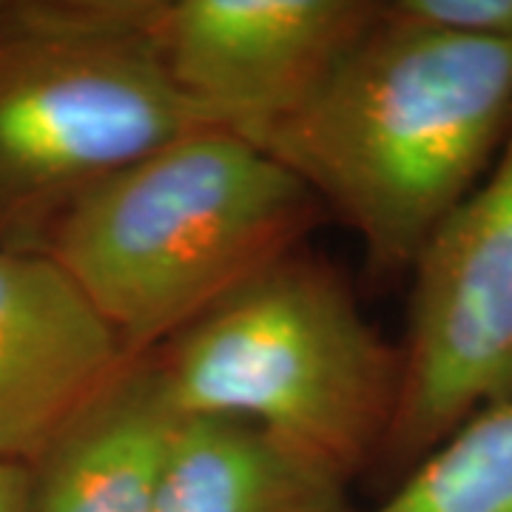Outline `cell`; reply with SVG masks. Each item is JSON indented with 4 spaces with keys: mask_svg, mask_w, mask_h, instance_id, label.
<instances>
[{
    "mask_svg": "<svg viewBox=\"0 0 512 512\" xmlns=\"http://www.w3.org/2000/svg\"><path fill=\"white\" fill-rule=\"evenodd\" d=\"M373 0H154L151 32L177 92L256 143L311 100L379 18Z\"/></svg>",
    "mask_w": 512,
    "mask_h": 512,
    "instance_id": "obj_6",
    "label": "cell"
},
{
    "mask_svg": "<svg viewBox=\"0 0 512 512\" xmlns=\"http://www.w3.org/2000/svg\"><path fill=\"white\" fill-rule=\"evenodd\" d=\"M0 512H26V464L0 461Z\"/></svg>",
    "mask_w": 512,
    "mask_h": 512,
    "instance_id": "obj_12",
    "label": "cell"
},
{
    "mask_svg": "<svg viewBox=\"0 0 512 512\" xmlns=\"http://www.w3.org/2000/svg\"><path fill=\"white\" fill-rule=\"evenodd\" d=\"M126 359L52 256L0 245L3 464H29Z\"/></svg>",
    "mask_w": 512,
    "mask_h": 512,
    "instance_id": "obj_7",
    "label": "cell"
},
{
    "mask_svg": "<svg viewBox=\"0 0 512 512\" xmlns=\"http://www.w3.org/2000/svg\"><path fill=\"white\" fill-rule=\"evenodd\" d=\"M512 134V46L402 15L393 0L305 106L256 146L348 222L373 276H410Z\"/></svg>",
    "mask_w": 512,
    "mask_h": 512,
    "instance_id": "obj_1",
    "label": "cell"
},
{
    "mask_svg": "<svg viewBox=\"0 0 512 512\" xmlns=\"http://www.w3.org/2000/svg\"><path fill=\"white\" fill-rule=\"evenodd\" d=\"M348 484L254 421L180 416L154 512H356Z\"/></svg>",
    "mask_w": 512,
    "mask_h": 512,
    "instance_id": "obj_9",
    "label": "cell"
},
{
    "mask_svg": "<svg viewBox=\"0 0 512 512\" xmlns=\"http://www.w3.org/2000/svg\"><path fill=\"white\" fill-rule=\"evenodd\" d=\"M325 214L265 148L202 126L94 185L40 251L66 271L126 356H140L299 251Z\"/></svg>",
    "mask_w": 512,
    "mask_h": 512,
    "instance_id": "obj_2",
    "label": "cell"
},
{
    "mask_svg": "<svg viewBox=\"0 0 512 512\" xmlns=\"http://www.w3.org/2000/svg\"><path fill=\"white\" fill-rule=\"evenodd\" d=\"M367 512H512V402L461 421Z\"/></svg>",
    "mask_w": 512,
    "mask_h": 512,
    "instance_id": "obj_10",
    "label": "cell"
},
{
    "mask_svg": "<svg viewBox=\"0 0 512 512\" xmlns=\"http://www.w3.org/2000/svg\"><path fill=\"white\" fill-rule=\"evenodd\" d=\"M180 416L254 421L353 478L390 436L402 350L342 274L293 251L148 350Z\"/></svg>",
    "mask_w": 512,
    "mask_h": 512,
    "instance_id": "obj_3",
    "label": "cell"
},
{
    "mask_svg": "<svg viewBox=\"0 0 512 512\" xmlns=\"http://www.w3.org/2000/svg\"><path fill=\"white\" fill-rule=\"evenodd\" d=\"M407 18L512 46V0H393Z\"/></svg>",
    "mask_w": 512,
    "mask_h": 512,
    "instance_id": "obj_11",
    "label": "cell"
},
{
    "mask_svg": "<svg viewBox=\"0 0 512 512\" xmlns=\"http://www.w3.org/2000/svg\"><path fill=\"white\" fill-rule=\"evenodd\" d=\"M177 424L151 353L128 356L26 464V512H154Z\"/></svg>",
    "mask_w": 512,
    "mask_h": 512,
    "instance_id": "obj_8",
    "label": "cell"
},
{
    "mask_svg": "<svg viewBox=\"0 0 512 512\" xmlns=\"http://www.w3.org/2000/svg\"><path fill=\"white\" fill-rule=\"evenodd\" d=\"M154 0L0 3V234L40 251L74 202L191 128Z\"/></svg>",
    "mask_w": 512,
    "mask_h": 512,
    "instance_id": "obj_4",
    "label": "cell"
},
{
    "mask_svg": "<svg viewBox=\"0 0 512 512\" xmlns=\"http://www.w3.org/2000/svg\"><path fill=\"white\" fill-rule=\"evenodd\" d=\"M410 282L399 404L376 464L396 481L481 407L512 402V134Z\"/></svg>",
    "mask_w": 512,
    "mask_h": 512,
    "instance_id": "obj_5",
    "label": "cell"
}]
</instances>
